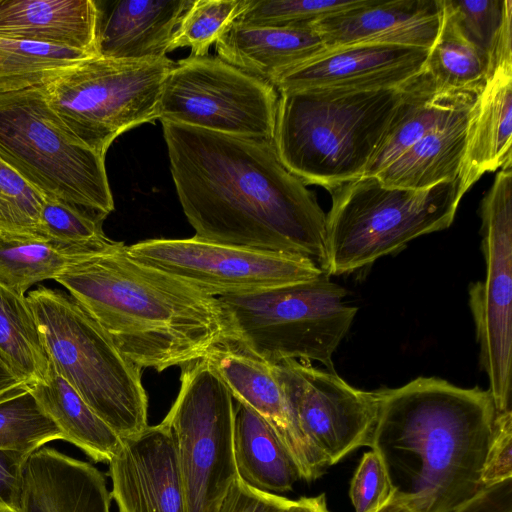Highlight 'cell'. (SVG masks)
<instances>
[{
  "label": "cell",
  "instance_id": "obj_9",
  "mask_svg": "<svg viewBox=\"0 0 512 512\" xmlns=\"http://www.w3.org/2000/svg\"><path fill=\"white\" fill-rule=\"evenodd\" d=\"M346 295L323 272L308 281L219 300L238 336L267 361H315L335 371L332 357L358 310Z\"/></svg>",
  "mask_w": 512,
  "mask_h": 512
},
{
  "label": "cell",
  "instance_id": "obj_14",
  "mask_svg": "<svg viewBox=\"0 0 512 512\" xmlns=\"http://www.w3.org/2000/svg\"><path fill=\"white\" fill-rule=\"evenodd\" d=\"M137 260L214 297L247 294L308 281L323 271L290 254L205 241L156 238L128 246Z\"/></svg>",
  "mask_w": 512,
  "mask_h": 512
},
{
  "label": "cell",
  "instance_id": "obj_15",
  "mask_svg": "<svg viewBox=\"0 0 512 512\" xmlns=\"http://www.w3.org/2000/svg\"><path fill=\"white\" fill-rule=\"evenodd\" d=\"M511 11H506L489 52L486 80L469 112L458 174L461 197L485 174L512 164Z\"/></svg>",
  "mask_w": 512,
  "mask_h": 512
},
{
  "label": "cell",
  "instance_id": "obj_26",
  "mask_svg": "<svg viewBox=\"0 0 512 512\" xmlns=\"http://www.w3.org/2000/svg\"><path fill=\"white\" fill-rule=\"evenodd\" d=\"M27 387L58 428L63 441L76 446L94 462L108 463L119 450L122 439L57 373L50 361L44 379Z\"/></svg>",
  "mask_w": 512,
  "mask_h": 512
},
{
  "label": "cell",
  "instance_id": "obj_30",
  "mask_svg": "<svg viewBox=\"0 0 512 512\" xmlns=\"http://www.w3.org/2000/svg\"><path fill=\"white\" fill-rule=\"evenodd\" d=\"M73 256L41 236L0 233V285L25 296L32 285L54 279Z\"/></svg>",
  "mask_w": 512,
  "mask_h": 512
},
{
  "label": "cell",
  "instance_id": "obj_27",
  "mask_svg": "<svg viewBox=\"0 0 512 512\" xmlns=\"http://www.w3.org/2000/svg\"><path fill=\"white\" fill-rule=\"evenodd\" d=\"M470 110L429 132L375 177L386 186L410 190H424L457 179Z\"/></svg>",
  "mask_w": 512,
  "mask_h": 512
},
{
  "label": "cell",
  "instance_id": "obj_4",
  "mask_svg": "<svg viewBox=\"0 0 512 512\" xmlns=\"http://www.w3.org/2000/svg\"><path fill=\"white\" fill-rule=\"evenodd\" d=\"M409 82L279 93L273 144L280 161L305 184L327 190L364 176Z\"/></svg>",
  "mask_w": 512,
  "mask_h": 512
},
{
  "label": "cell",
  "instance_id": "obj_25",
  "mask_svg": "<svg viewBox=\"0 0 512 512\" xmlns=\"http://www.w3.org/2000/svg\"><path fill=\"white\" fill-rule=\"evenodd\" d=\"M232 451L238 477L256 490L284 493L301 479L298 466L275 427L238 401L234 402Z\"/></svg>",
  "mask_w": 512,
  "mask_h": 512
},
{
  "label": "cell",
  "instance_id": "obj_6",
  "mask_svg": "<svg viewBox=\"0 0 512 512\" xmlns=\"http://www.w3.org/2000/svg\"><path fill=\"white\" fill-rule=\"evenodd\" d=\"M458 184L457 178L410 190L362 176L328 190L332 204L326 214L324 272L359 270L417 237L450 227L462 199Z\"/></svg>",
  "mask_w": 512,
  "mask_h": 512
},
{
  "label": "cell",
  "instance_id": "obj_38",
  "mask_svg": "<svg viewBox=\"0 0 512 512\" xmlns=\"http://www.w3.org/2000/svg\"><path fill=\"white\" fill-rule=\"evenodd\" d=\"M386 469L374 450L365 452L352 477L349 496L355 512H373L392 495Z\"/></svg>",
  "mask_w": 512,
  "mask_h": 512
},
{
  "label": "cell",
  "instance_id": "obj_46",
  "mask_svg": "<svg viewBox=\"0 0 512 512\" xmlns=\"http://www.w3.org/2000/svg\"><path fill=\"white\" fill-rule=\"evenodd\" d=\"M0 512H7V511L0 507Z\"/></svg>",
  "mask_w": 512,
  "mask_h": 512
},
{
  "label": "cell",
  "instance_id": "obj_7",
  "mask_svg": "<svg viewBox=\"0 0 512 512\" xmlns=\"http://www.w3.org/2000/svg\"><path fill=\"white\" fill-rule=\"evenodd\" d=\"M0 158L46 198L114 210L105 157L66 127L37 83L0 86Z\"/></svg>",
  "mask_w": 512,
  "mask_h": 512
},
{
  "label": "cell",
  "instance_id": "obj_37",
  "mask_svg": "<svg viewBox=\"0 0 512 512\" xmlns=\"http://www.w3.org/2000/svg\"><path fill=\"white\" fill-rule=\"evenodd\" d=\"M464 35L489 55L507 0H445Z\"/></svg>",
  "mask_w": 512,
  "mask_h": 512
},
{
  "label": "cell",
  "instance_id": "obj_41",
  "mask_svg": "<svg viewBox=\"0 0 512 512\" xmlns=\"http://www.w3.org/2000/svg\"><path fill=\"white\" fill-rule=\"evenodd\" d=\"M28 456L15 450L0 449V507L7 512H19L22 468Z\"/></svg>",
  "mask_w": 512,
  "mask_h": 512
},
{
  "label": "cell",
  "instance_id": "obj_10",
  "mask_svg": "<svg viewBox=\"0 0 512 512\" xmlns=\"http://www.w3.org/2000/svg\"><path fill=\"white\" fill-rule=\"evenodd\" d=\"M298 448L301 479L312 481L361 446H370L377 391L348 384L335 371L286 359L273 363Z\"/></svg>",
  "mask_w": 512,
  "mask_h": 512
},
{
  "label": "cell",
  "instance_id": "obj_40",
  "mask_svg": "<svg viewBox=\"0 0 512 512\" xmlns=\"http://www.w3.org/2000/svg\"><path fill=\"white\" fill-rule=\"evenodd\" d=\"M292 500L262 492L237 477L230 486L219 512H285Z\"/></svg>",
  "mask_w": 512,
  "mask_h": 512
},
{
  "label": "cell",
  "instance_id": "obj_29",
  "mask_svg": "<svg viewBox=\"0 0 512 512\" xmlns=\"http://www.w3.org/2000/svg\"><path fill=\"white\" fill-rule=\"evenodd\" d=\"M0 358L26 385L46 376L49 357L27 297L0 285Z\"/></svg>",
  "mask_w": 512,
  "mask_h": 512
},
{
  "label": "cell",
  "instance_id": "obj_45",
  "mask_svg": "<svg viewBox=\"0 0 512 512\" xmlns=\"http://www.w3.org/2000/svg\"><path fill=\"white\" fill-rule=\"evenodd\" d=\"M373 512H416L405 501L395 496L391 497Z\"/></svg>",
  "mask_w": 512,
  "mask_h": 512
},
{
  "label": "cell",
  "instance_id": "obj_43",
  "mask_svg": "<svg viewBox=\"0 0 512 512\" xmlns=\"http://www.w3.org/2000/svg\"><path fill=\"white\" fill-rule=\"evenodd\" d=\"M27 386L12 372L0 358V399L25 389Z\"/></svg>",
  "mask_w": 512,
  "mask_h": 512
},
{
  "label": "cell",
  "instance_id": "obj_17",
  "mask_svg": "<svg viewBox=\"0 0 512 512\" xmlns=\"http://www.w3.org/2000/svg\"><path fill=\"white\" fill-rule=\"evenodd\" d=\"M429 49L358 44L326 49L280 75L278 93L314 88L386 89L405 85L422 70Z\"/></svg>",
  "mask_w": 512,
  "mask_h": 512
},
{
  "label": "cell",
  "instance_id": "obj_32",
  "mask_svg": "<svg viewBox=\"0 0 512 512\" xmlns=\"http://www.w3.org/2000/svg\"><path fill=\"white\" fill-rule=\"evenodd\" d=\"M107 216L57 199L46 198L40 216V236L72 255L85 253L108 237Z\"/></svg>",
  "mask_w": 512,
  "mask_h": 512
},
{
  "label": "cell",
  "instance_id": "obj_20",
  "mask_svg": "<svg viewBox=\"0 0 512 512\" xmlns=\"http://www.w3.org/2000/svg\"><path fill=\"white\" fill-rule=\"evenodd\" d=\"M194 0L97 2V55L113 59L161 58Z\"/></svg>",
  "mask_w": 512,
  "mask_h": 512
},
{
  "label": "cell",
  "instance_id": "obj_33",
  "mask_svg": "<svg viewBox=\"0 0 512 512\" xmlns=\"http://www.w3.org/2000/svg\"><path fill=\"white\" fill-rule=\"evenodd\" d=\"M93 56L97 55L51 44L0 37V85L52 73Z\"/></svg>",
  "mask_w": 512,
  "mask_h": 512
},
{
  "label": "cell",
  "instance_id": "obj_31",
  "mask_svg": "<svg viewBox=\"0 0 512 512\" xmlns=\"http://www.w3.org/2000/svg\"><path fill=\"white\" fill-rule=\"evenodd\" d=\"M56 440H62L60 431L28 387L0 399V449L30 455Z\"/></svg>",
  "mask_w": 512,
  "mask_h": 512
},
{
  "label": "cell",
  "instance_id": "obj_18",
  "mask_svg": "<svg viewBox=\"0 0 512 512\" xmlns=\"http://www.w3.org/2000/svg\"><path fill=\"white\" fill-rule=\"evenodd\" d=\"M442 18L441 0H369L312 24L327 49L389 44L430 49Z\"/></svg>",
  "mask_w": 512,
  "mask_h": 512
},
{
  "label": "cell",
  "instance_id": "obj_13",
  "mask_svg": "<svg viewBox=\"0 0 512 512\" xmlns=\"http://www.w3.org/2000/svg\"><path fill=\"white\" fill-rule=\"evenodd\" d=\"M485 278L469 287L480 365L496 410L511 411L512 164L501 168L480 204Z\"/></svg>",
  "mask_w": 512,
  "mask_h": 512
},
{
  "label": "cell",
  "instance_id": "obj_2",
  "mask_svg": "<svg viewBox=\"0 0 512 512\" xmlns=\"http://www.w3.org/2000/svg\"><path fill=\"white\" fill-rule=\"evenodd\" d=\"M139 368L158 372L239 338L218 297L135 259L107 238L54 278Z\"/></svg>",
  "mask_w": 512,
  "mask_h": 512
},
{
  "label": "cell",
  "instance_id": "obj_11",
  "mask_svg": "<svg viewBox=\"0 0 512 512\" xmlns=\"http://www.w3.org/2000/svg\"><path fill=\"white\" fill-rule=\"evenodd\" d=\"M181 372L180 390L163 421L177 444L186 512H219L238 477L232 451L234 399L204 357Z\"/></svg>",
  "mask_w": 512,
  "mask_h": 512
},
{
  "label": "cell",
  "instance_id": "obj_16",
  "mask_svg": "<svg viewBox=\"0 0 512 512\" xmlns=\"http://www.w3.org/2000/svg\"><path fill=\"white\" fill-rule=\"evenodd\" d=\"M108 462L119 512H186L177 444L162 421L121 438Z\"/></svg>",
  "mask_w": 512,
  "mask_h": 512
},
{
  "label": "cell",
  "instance_id": "obj_39",
  "mask_svg": "<svg viewBox=\"0 0 512 512\" xmlns=\"http://www.w3.org/2000/svg\"><path fill=\"white\" fill-rule=\"evenodd\" d=\"M512 478V411L498 412L481 475L484 487Z\"/></svg>",
  "mask_w": 512,
  "mask_h": 512
},
{
  "label": "cell",
  "instance_id": "obj_34",
  "mask_svg": "<svg viewBox=\"0 0 512 512\" xmlns=\"http://www.w3.org/2000/svg\"><path fill=\"white\" fill-rule=\"evenodd\" d=\"M369 0H245L235 22L262 27H304Z\"/></svg>",
  "mask_w": 512,
  "mask_h": 512
},
{
  "label": "cell",
  "instance_id": "obj_12",
  "mask_svg": "<svg viewBox=\"0 0 512 512\" xmlns=\"http://www.w3.org/2000/svg\"><path fill=\"white\" fill-rule=\"evenodd\" d=\"M279 93L218 57L175 63L160 96L159 120L273 142Z\"/></svg>",
  "mask_w": 512,
  "mask_h": 512
},
{
  "label": "cell",
  "instance_id": "obj_3",
  "mask_svg": "<svg viewBox=\"0 0 512 512\" xmlns=\"http://www.w3.org/2000/svg\"><path fill=\"white\" fill-rule=\"evenodd\" d=\"M377 394L369 447L395 496L416 512H453L484 488L498 414L489 390L418 377Z\"/></svg>",
  "mask_w": 512,
  "mask_h": 512
},
{
  "label": "cell",
  "instance_id": "obj_5",
  "mask_svg": "<svg viewBox=\"0 0 512 512\" xmlns=\"http://www.w3.org/2000/svg\"><path fill=\"white\" fill-rule=\"evenodd\" d=\"M27 300L57 373L120 438L142 432L148 426L142 369L70 295L39 286Z\"/></svg>",
  "mask_w": 512,
  "mask_h": 512
},
{
  "label": "cell",
  "instance_id": "obj_22",
  "mask_svg": "<svg viewBox=\"0 0 512 512\" xmlns=\"http://www.w3.org/2000/svg\"><path fill=\"white\" fill-rule=\"evenodd\" d=\"M98 8L92 0H0V37L97 55Z\"/></svg>",
  "mask_w": 512,
  "mask_h": 512
},
{
  "label": "cell",
  "instance_id": "obj_44",
  "mask_svg": "<svg viewBox=\"0 0 512 512\" xmlns=\"http://www.w3.org/2000/svg\"><path fill=\"white\" fill-rule=\"evenodd\" d=\"M285 512H329L324 494L292 501Z\"/></svg>",
  "mask_w": 512,
  "mask_h": 512
},
{
  "label": "cell",
  "instance_id": "obj_1",
  "mask_svg": "<svg viewBox=\"0 0 512 512\" xmlns=\"http://www.w3.org/2000/svg\"><path fill=\"white\" fill-rule=\"evenodd\" d=\"M160 121L196 238L300 256L324 272L326 213L282 164L273 142Z\"/></svg>",
  "mask_w": 512,
  "mask_h": 512
},
{
  "label": "cell",
  "instance_id": "obj_8",
  "mask_svg": "<svg viewBox=\"0 0 512 512\" xmlns=\"http://www.w3.org/2000/svg\"><path fill=\"white\" fill-rule=\"evenodd\" d=\"M169 58L113 59L93 56L35 78L66 127L101 156L123 132L159 119Z\"/></svg>",
  "mask_w": 512,
  "mask_h": 512
},
{
  "label": "cell",
  "instance_id": "obj_36",
  "mask_svg": "<svg viewBox=\"0 0 512 512\" xmlns=\"http://www.w3.org/2000/svg\"><path fill=\"white\" fill-rule=\"evenodd\" d=\"M46 197L0 158V233L40 236Z\"/></svg>",
  "mask_w": 512,
  "mask_h": 512
},
{
  "label": "cell",
  "instance_id": "obj_23",
  "mask_svg": "<svg viewBox=\"0 0 512 512\" xmlns=\"http://www.w3.org/2000/svg\"><path fill=\"white\" fill-rule=\"evenodd\" d=\"M204 358L235 401L252 408L275 427L298 466V448L273 363L254 352L240 337L217 345Z\"/></svg>",
  "mask_w": 512,
  "mask_h": 512
},
{
  "label": "cell",
  "instance_id": "obj_19",
  "mask_svg": "<svg viewBox=\"0 0 512 512\" xmlns=\"http://www.w3.org/2000/svg\"><path fill=\"white\" fill-rule=\"evenodd\" d=\"M111 499L98 468L54 448H39L23 464L19 512H111Z\"/></svg>",
  "mask_w": 512,
  "mask_h": 512
},
{
  "label": "cell",
  "instance_id": "obj_42",
  "mask_svg": "<svg viewBox=\"0 0 512 512\" xmlns=\"http://www.w3.org/2000/svg\"><path fill=\"white\" fill-rule=\"evenodd\" d=\"M453 512H512V478L484 487Z\"/></svg>",
  "mask_w": 512,
  "mask_h": 512
},
{
  "label": "cell",
  "instance_id": "obj_21",
  "mask_svg": "<svg viewBox=\"0 0 512 512\" xmlns=\"http://www.w3.org/2000/svg\"><path fill=\"white\" fill-rule=\"evenodd\" d=\"M215 46L218 58L271 85L283 73L327 49L312 25L262 27L235 21Z\"/></svg>",
  "mask_w": 512,
  "mask_h": 512
},
{
  "label": "cell",
  "instance_id": "obj_35",
  "mask_svg": "<svg viewBox=\"0 0 512 512\" xmlns=\"http://www.w3.org/2000/svg\"><path fill=\"white\" fill-rule=\"evenodd\" d=\"M245 0H194L174 32L170 51L190 47L191 56L208 55L210 46L243 10Z\"/></svg>",
  "mask_w": 512,
  "mask_h": 512
},
{
  "label": "cell",
  "instance_id": "obj_24",
  "mask_svg": "<svg viewBox=\"0 0 512 512\" xmlns=\"http://www.w3.org/2000/svg\"><path fill=\"white\" fill-rule=\"evenodd\" d=\"M479 91L438 92L421 70L407 84L389 129L364 176H376L429 132L468 112Z\"/></svg>",
  "mask_w": 512,
  "mask_h": 512
},
{
  "label": "cell",
  "instance_id": "obj_28",
  "mask_svg": "<svg viewBox=\"0 0 512 512\" xmlns=\"http://www.w3.org/2000/svg\"><path fill=\"white\" fill-rule=\"evenodd\" d=\"M441 5L439 32L422 72L438 92L479 91L488 75L489 55L468 40L445 0Z\"/></svg>",
  "mask_w": 512,
  "mask_h": 512
}]
</instances>
